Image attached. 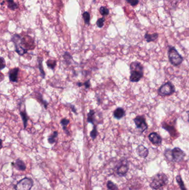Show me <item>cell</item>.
<instances>
[{
  "label": "cell",
  "instance_id": "obj_27",
  "mask_svg": "<svg viewBox=\"0 0 189 190\" xmlns=\"http://www.w3.org/2000/svg\"><path fill=\"white\" fill-rule=\"evenodd\" d=\"M107 187L110 190H119L117 186L112 181H108L107 183Z\"/></svg>",
  "mask_w": 189,
  "mask_h": 190
},
{
  "label": "cell",
  "instance_id": "obj_6",
  "mask_svg": "<svg viewBox=\"0 0 189 190\" xmlns=\"http://www.w3.org/2000/svg\"><path fill=\"white\" fill-rule=\"evenodd\" d=\"M21 39L22 38L20 37V35L17 34L14 35L12 38V42L15 44L16 51L20 56L24 55L27 52V50L26 49L22 44Z\"/></svg>",
  "mask_w": 189,
  "mask_h": 190
},
{
  "label": "cell",
  "instance_id": "obj_28",
  "mask_svg": "<svg viewBox=\"0 0 189 190\" xmlns=\"http://www.w3.org/2000/svg\"><path fill=\"white\" fill-rule=\"evenodd\" d=\"M105 19L104 17L100 18L99 19L97 22V25L99 28H102L103 27L104 24Z\"/></svg>",
  "mask_w": 189,
  "mask_h": 190
},
{
  "label": "cell",
  "instance_id": "obj_12",
  "mask_svg": "<svg viewBox=\"0 0 189 190\" xmlns=\"http://www.w3.org/2000/svg\"><path fill=\"white\" fill-rule=\"evenodd\" d=\"M136 152L138 155L140 157L145 158L148 156L149 154V151L143 145H140L138 146L136 149Z\"/></svg>",
  "mask_w": 189,
  "mask_h": 190
},
{
  "label": "cell",
  "instance_id": "obj_15",
  "mask_svg": "<svg viewBox=\"0 0 189 190\" xmlns=\"http://www.w3.org/2000/svg\"><path fill=\"white\" fill-rule=\"evenodd\" d=\"M159 35L158 33H154L153 34H149L148 33H146L144 36L145 39L148 42L155 41L158 38Z\"/></svg>",
  "mask_w": 189,
  "mask_h": 190
},
{
  "label": "cell",
  "instance_id": "obj_36",
  "mask_svg": "<svg viewBox=\"0 0 189 190\" xmlns=\"http://www.w3.org/2000/svg\"><path fill=\"white\" fill-rule=\"evenodd\" d=\"M187 114H188V122L189 123V111H187Z\"/></svg>",
  "mask_w": 189,
  "mask_h": 190
},
{
  "label": "cell",
  "instance_id": "obj_34",
  "mask_svg": "<svg viewBox=\"0 0 189 190\" xmlns=\"http://www.w3.org/2000/svg\"><path fill=\"white\" fill-rule=\"evenodd\" d=\"M70 107H71V109H72V111L75 113V114H77V110L75 109V106L74 105H70Z\"/></svg>",
  "mask_w": 189,
  "mask_h": 190
},
{
  "label": "cell",
  "instance_id": "obj_23",
  "mask_svg": "<svg viewBox=\"0 0 189 190\" xmlns=\"http://www.w3.org/2000/svg\"><path fill=\"white\" fill-rule=\"evenodd\" d=\"M83 20L85 21V24L86 25H90V13L87 11H85L83 14Z\"/></svg>",
  "mask_w": 189,
  "mask_h": 190
},
{
  "label": "cell",
  "instance_id": "obj_8",
  "mask_svg": "<svg viewBox=\"0 0 189 190\" xmlns=\"http://www.w3.org/2000/svg\"><path fill=\"white\" fill-rule=\"evenodd\" d=\"M134 122L136 126V128L139 129L141 133L148 129V125L146 122L144 116H138L136 117L134 119Z\"/></svg>",
  "mask_w": 189,
  "mask_h": 190
},
{
  "label": "cell",
  "instance_id": "obj_30",
  "mask_svg": "<svg viewBox=\"0 0 189 190\" xmlns=\"http://www.w3.org/2000/svg\"><path fill=\"white\" fill-rule=\"evenodd\" d=\"M128 3L132 6H136L139 4V0H126Z\"/></svg>",
  "mask_w": 189,
  "mask_h": 190
},
{
  "label": "cell",
  "instance_id": "obj_11",
  "mask_svg": "<svg viewBox=\"0 0 189 190\" xmlns=\"http://www.w3.org/2000/svg\"><path fill=\"white\" fill-rule=\"evenodd\" d=\"M19 71L20 69L18 67H15L14 69H12V70H10L9 76L11 82H17Z\"/></svg>",
  "mask_w": 189,
  "mask_h": 190
},
{
  "label": "cell",
  "instance_id": "obj_24",
  "mask_svg": "<svg viewBox=\"0 0 189 190\" xmlns=\"http://www.w3.org/2000/svg\"><path fill=\"white\" fill-rule=\"evenodd\" d=\"M99 12L100 14L102 15L103 16H105L107 15H109V10L108 9H107L106 7L102 6L100 7L99 9Z\"/></svg>",
  "mask_w": 189,
  "mask_h": 190
},
{
  "label": "cell",
  "instance_id": "obj_2",
  "mask_svg": "<svg viewBox=\"0 0 189 190\" xmlns=\"http://www.w3.org/2000/svg\"><path fill=\"white\" fill-rule=\"evenodd\" d=\"M165 156L170 161L180 162L184 159L185 154L180 148L175 147L173 150L166 149L165 151Z\"/></svg>",
  "mask_w": 189,
  "mask_h": 190
},
{
  "label": "cell",
  "instance_id": "obj_17",
  "mask_svg": "<svg viewBox=\"0 0 189 190\" xmlns=\"http://www.w3.org/2000/svg\"><path fill=\"white\" fill-rule=\"evenodd\" d=\"M20 115L22 117V120L23 121V126H24V128L26 129L27 125V122L28 120V115L27 114V113L26 112H23V111H21L20 112Z\"/></svg>",
  "mask_w": 189,
  "mask_h": 190
},
{
  "label": "cell",
  "instance_id": "obj_3",
  "mask_svg": "<svg viewBox=\"0 0 189 190\" xmlns=\"http://www.w3.org/2000/svg\"><path fill=\"white\" fill-rule=\"evenodd\" d=\"M168 182V178L167 176L163 173H159L153 177L150 186L152 189L157 190L165 186Z\"/></svg>",
  "mask_w": 189,
  "mask_h": 190
},
{
  "label": "cell",
  "instance_id": "obj_21",
  "mask_svg": "<svg viewBox=\"0 0 189 190\" xmlns=\"http://www.w3.org/2000/svg\"><path fill=\"white\" fill-rule=\"evenodd\" d=\"M8 8L11 10H15L17 9L18 5L16 4L14 0H7Z\"/></svg>",
  "mask_w": 189,
  "mask_h": 190
},
{
  "label": "cell",
  "instance_id": "obj_4",
  "mask_svg": "<svg viewBox=\"0 0 189 190\" xmlns=\"http://www.w3.org/2000/svg\"><path fill=\"white\" fill-rule=\"evenodd\" d=\"M168 57L170 62L175 66H179L181 64L184 60L181 55L180 54L175 47L172 46H170L168 50Z\"/></svg>",
  "mask_w": 189,
  "mask_h": 190
},
{
  "label": "cell",
  "instance_id": "obj_7",
  "mask_svg": "<svg viewBox=\"0 0 189 190\" xmlns=\"http://www.w3.org/2000/svg\"><path fill=\"white\" fill-rule=\"evenodd\" d=\"M33 184V181L26 177L25 179L21 180L20 182L16 185V190H30Z\"/></svg>",
  "mask_w": 189,
  "mask_h": 190
},
{
  "label": "cell",
  "instance_id": "obj_9",
  "mask_svg": "<svg viewBox=\"0 0 189 190\" xmlns=\"http://www.w3.org/2000/svg\"><path fill=\"white\" fill-rule=\"evenodd\" d=\"M149 139L154 145H160L162 143V138L158 133L152 132L149 135Z\"/></svg>",
  "mask_w": 189,
  "mask_h": 190
},
{
  "label": "cell",
  "instance_id": "obj_19",
  "mask_svg": "<svg viewBox=\"0 0 189 190\" xmlns=\"http://www.w3.org/2000/svg\"><path fill=\"white\" fill-rule=\"evenodd\" d=\"M38 61V68H39L40 73H41V76H42V77L43 79H44L45 76V71L43 69V65H42L43 59L42 58H40V59L39 58Z\"/></svg>",
  "mask_w": 189,
  "mask_h": 190
},
{
  "label": "cell",
  "instance_id": "obj_31",
  "mask_svg": "<svg viewBox=\"0 0 189 190\" xmlns=\"http://www.w3.org/2000/svg\"><path fill=\"white\" fill-rule=\"evenodd\" d=\"M60 124L62 125V127H67V126L70 124V120L67 119H63L61 120Z\"/></svg>",
  "mask_w": 189,
  "mask_h": 190
},
{
  "label": "cell",
  "instance_id": "obj_1",
  "mask_svg": "<svg viewBox=\"0 0 189 190\" xmlns=\"http://www.w3.org/2000/svg\"><path fill=\"white\" fill-rule=\"evenodd\" d=\"M130 81L132 82H138L144 75L143 66L139 62H133L130 65Z\"/></svg>",
  "mask_w": 189,
  "mask_h": 190
},
{
  "label": "cell",
  "instance_id": "obj_33",
  "mask_svg": "<svg viewBox=\"0 0 189 190\" xmlns=\"http://www.w3.org/2000/svg\"><path fill=\"white\" fill-rule=\"evenodd\" d=\"M83 85H85V89H89L90 87V80H88L86 82H85V83L83 84Z\"/></svg>",
  "mask_w": 189,
  "mask_h": 190
},
{
  "label": "cell",
  "instance_id": "obj_25",
  "mask_svg": "<svg viewBox=\"0 0 189 190\" xmlns=\"http://www.w3.org/2000/svg\"><path fill=\"white\" fill-rule=\"evenodd\" d=\"M98 133L97 129V126L94 125V127H93V130L90 133V136L91 138L92 139V140H94L98 136Z\"/></svg>",
  "mask_w": 189,
  "mask_h": 190
},
{
  "label": "cell",
  "instance_id": "obj_29",
  "mask_svg": "<svg viewBox=\"0 0 189 190\" xmlns=\"http://www.w3.org/2000/svg\"><path fill=\"white\" fill-rule=\"evenodd\" d=\"M37 99L40 100V101L41 100V102L42 104H43V105H44V107H45V109H47V106L48 105V102H47L46 101L43 100V99H42V95H41V94H39L38 97H37Z\"/></svg>",
  "mask_w": 189,
  "mask_h": 190
},
{
  "label": "cell",
  "instance_id": "obj_32",
  "mask_svg": "<svg viewBox=\"0 0 189 190\" xmlns=\"http://www.w3.org/2000/svg\"><path fill=\"white\" fill-rule=\"evenodd\" d=\"M1 65H0V69L1 70H2L4 69H5V67H6V63H5V61L4 60V59L1 57Z\"/></svg>",
  "mask_w": 189,
  "mask_h": 190
},
{
  "label": "cell",
  "instance_id": "obj_5",
  "mask_svg": "<svg viewBox=\"0 0 189 190\" xmlns=\"http://www.w3.org/2000/svg\"><path fill=\"white\" fill-rule=\"evenodd\" d=\"M175 91L174 86L171 82H168L160 86L158 91L159 95L162 96H170L173 94Z\"/></svg>",
  "mask_w": 189,
  "mask_h": 190
},
{
  "label": "cell",
  "instance_id": "obj_13",
  "mask_svg": "<svg viewBox=\"0 0 189 190\" xmlns=\"http://www.w3.org/2000/svg\"><path fill=\"white\" fill-rule=\"evenodd\" d=\"M161 125V127L165 130H166L170 135H171L172 136H175V135H176V130L173 125H169L168 124L165 122H163Z\"/></svg>",
  "mask_w": 189,
  "mask_h": 190
},
{
  "label": "cell",
  "instance_id": "obj_16",
  "mask_svg": "<svg viewBox=\"0 0 189 190\" xmlns=\"http://www.w3.org/2000/svg\"><path fill=\"white\" fill-rule=\"evenodd\" d=\"M95 110H90V112L88 114V117H87V122L88 123H90L94 125L95 122Z\"/></svg>",
  "mask_w": 189,
  "mask_h": 190
},
{
  "label": "cell",
  "instance_id": "obj_14",
  "mask_svg": "<svg viewBox=\"0 0 189 190\" xmlns=\"http://www.w3.org/2000/svg\"><path fill=\"white\" fill-rule=\"evenodd\" d=\"M125 115V111L122 107H118L117 109H115L113 113L114 117L117 120H120L122 119Z\"/></svg>",
  "mask_w": 189,
  "mask_h": 190
},
{
  "label": "cell",
  "instance_id": "obj_35",
  "mask_svg": "<svg viewBox=\"0 0 189 190\" xmlns=\"http://www.w3.org/2000/svg\"><path fill=\"white\" fill-rule=\"evenodd\" d=\"M77 84L78 85V86H79V87H81L82 85H83V84H82L81 82H78Z\"/></svg>",
  "mask_w": 189,
  "mask_h": 190
},
{
  "label": "cell",
  "instance_id": "obj_26",
  "mask_svg": "<svg viewBox=\"0 0 189 190\" xmlns=\"http://www.w3.org/2000/svg\"><path fill=\"white\" fill-rule=\"evenodd\" d=\"M47 66L52 70H53L56 66V61L55 60H48L47 61Z\"/></svg>",
  "mask_w": 189,
  "mask_h": 190
},
{
  "label": "cell",
  "instance_id": "obj_18",
  "mask_svg": "<svg viewBox=\"0 0 189 190\" xmlns=\"http://www.w3.org/2000/svg\"><path fill=\"white\" fill-rule=\"evenodd\" d=\"M16 166L17 168V169L22 170V171L26 170V165L24 164V162L22 160H20V159L16 160Z\"/></svg>",
  "mask_w": 189,
  "mask_h": 190
},
{
  "label": "cell",
  "instance_id": "obj_10",
  "mask_svg": "<svg viewBox=\"0 0 189 190\" xmlns=\"http://www.w3.org/2000/svg\"><path fill=\"white\" fill-rule=\"evenodd\" d=\"M128 170H129L128 164H127L126 162H123L118 167V168L117 170V174L120 176H124L126 174Z\"/></svg>",
  "mask_w": 189,
  "mask_h": 190
},
{
  "label": "cell",
  "instance_id": "obj_20",
  "mask_svg": "<svg viewBox=\"0 0 189 190\" xmlns=\"http://www.w3.org/2000/svg\"><path fill=\"white\" fill-rule=\"evenodd\" d=\"M58 133L57 131H55L53 134L52 135H50V137L48 139V141L50 143V144H53L56 141V139L58 137Z\"/></svg>",
  "mask_w": 189,
  "mask_h": 190
},
{
  "label": "cell",
  "instance_id": "obj_22",
  "mask_svg": "<svg viewBox=\"0 0 189 190\" xmlns=\"http://www.w3.org/2000/svg\"><path fill=\"white\" fill-rule=\"evenodd\" d=\"M176 180L178 184L179 185L180 188L181 190H186V189L185 188V186L183 182V181L182 180L180 175H178L176 176Z\"/></svg>",
  "mask_w": 189,
  "mask_h": 190
}]
</instances>
